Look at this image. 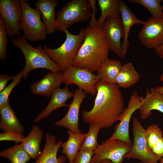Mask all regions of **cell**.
<instances>
[{
    "label": "cell",
    "instance_id": "obj_1",
    "mask_svg": "<svg viewBox=\"0 0 163 163\" xmlns=\"http://www.w3.org/2000/svg\"><path fill=\"white\" fill-rule=\"evenodd\" d=\"M96 88L93 107L90 110L82 111V119L90 125L97 124L101 128H109L118 120L124 110L123 96L116 84L100 80Z\"/></svg>",
    "mask_w": 163,
    "mask_h": 163
},
{
    "label": "cell",
    "instance_id": "obj_2",
    "mask_svg": "<svg viewBox=\"0 0 163 163\" xmlns=\"http://www.w3.org/2000/svg\"><path fill=\"white\" fill-rule=\"evenodd\" d=\"M109 51L101 28L88 26L84 40L74 58L72 66L91 72L97 71L101 63L108 57Z\"/></svg>",
    "mask_w": 163,
    "mask_h": 163
},
{
    "label": "cell",
    "instance_id": "obj_3",
    "mask_svg": "<svg viewBox=\"0 0 163 163\" xmlns=\"http://www.w3.org/2000/svg\"><path fill=\"white\" fill-rule=\"evenodd\" d=\"M13 46L19 48L22 52L25 59V63L21 71L22 77L26 79L31 70L38 68H43L55 72L61 71L56 64L49 57L42 48L41 44L36 48L30 45L27 40L22 36L11 40Z\"/></svg>",
    "mask_w": 163,
    "mask_h": 163
},
{
    "label": "cell",
    "instance_id": "obj_4",
    "mask_svg": "<svg viewBox=\"0 0 163 163\" xmlns=\"http://www.w3.org/2000/svg\"><path fill=\"white\" fill-rule=\"evenodd\" d=\"M64 32L66 38L60 46L56 49H51L46 46L43 47L46 53L62 72L72 66L74 59L84 40L85 29H82L77 35L71 34L68 30Z\"/></svg>",
    "mask_w": 163,
    "mask_h": 163
},
{
    "label": "cell",
    "instance_id": "obj_5",
    "mask_svg": "<svg viewBox=\"0 0 163 163\" xmlns=\"http://www.w3.org/2000/svg\"><path fill=\"white\" fill-rule=\"evenodd\" d=\"M92 8L89 0H72L57 14L55 30L64 31L74 24L91 18Z\"/></svg>",
    "mask_w": 163,
    "mask_h": 163
},
{
    "label": "cell",
    "instance_id": "obj_6",
    "mask_svg": "<svg viewBox=\"0 0 163 163\" xmlns=\"http://www.w3.org/2000/svg\"><path fill=\"white\" fill-rule=\"evenodd\" d=\"M20 2L22 11L20 27L23 36L31 41L45 40L46 32L40 11L36 7L31 8L27 1L20 0Z\"/></svg>",
    "mask_w": 163,
    "mask_h": 163
},
{
    "label": "cell",
    "instance_id": "obj_7",
    "mask_svg": "<svg viewBox=\"0 0 163 163\" xmlns=\"http://www.w3.org/2000/svg\"><path fill=\"white\" fill-rule=\"evenodd\" d=\"M133 143L131 150L124 156V159L135 158L143 163H157L161 158L148 147L145 139L146 129L136 117H133Z\"/></svg>",
    "mask_w": 163,
    "mask_h": 163
},
{
    "label": "cell",
    "instance_id": "obj_8",
    "mask_svg": "<svg viewBox=\"0 0 163 163\" xmlns=\"http://www.w3.org/2000/svg\"><path fill=\"white\" fill-rule=\"evenodd\" d=\"M132 143L119 139H107L98 145L94 151L90 163H101L105 159L112 163H122L124 156L131 149Z\"/></svg>",
    "mask_w": 163,
    "mask_h": 163
},
{
    "label": "cell",
    "instance_id": "obj_9",
    "mask_svg": "<svg viewBox=\"0 0 163 163\" xmlns=\"http://www.w3.org/2000/svg\"><path fill=\"white\" fill-rule=\"evenodd\" d=\"M145 97L139 95L137 92L134 91L131 95L127 107L124 110L118 120L120 122L115 127V130L112 136L108 139H119L129 143H132L129 136V126L130 120L134 112L139 110L144 103Z\"/></svg>",
    "mask_w": 163,
    "mask_h": 163
},
{
    "label": "cell",
    "instance_id": "obj_10",
    "mask_svg": "<svg viewBox=\"0 0 163 163\" xmlns=\"http://www.w3.org/2000/svg\"><path fill=\"white\" fill-rule=\"evenodd\" d=\"M63 72V82L66 85L74 84L86 94H97L96 84L100 80L97 75L87 70L73 66Z\"/></svg>",
    "mask_w": 163,
    "mask_h": 163
},
{
    "label": "cell",
    "instance_id": "obj_11",
    "mask_svg": "<svg viewBox=\"0 0 163 163\" xmlns=\"http://www.w3.org/2000/svg\"><path fill=\"white\" fill-rule=\"evenodd\" d=\"M22 9L19 0H0V15L7 36L14 38L20 34Z\"/></svg>",
    "mask_w": 163,
    "mask_h": 163
},
{
    "label": "cell",
    "instance_id": "obj_12",
    "mask_svg": "<svg viewBox=\"0 0 163 163\" xmlns=\"http://www.w3.org/2000/svg\"><path fill=\"white\" fill-rule=\"evenodd\" d=\"M139 40L149 49L163 45V18L151 17L143 24L139 33Z\"/></svg>",
    "mask_w": 163,
    "mask_h": 163
},
{
    "label": "cell",
    "instance_id": "obj_13",
    "mask_svg": "<svg viewBox=\"0 0 163 163\" xmlns=\"http://www.w3.org/2000/svg\"><path fill=\"white\" fill-rule=\"evenodd\" d=\"M108 44L109 50L119 57L124 58L121 44V39L124 38V32L121 19L107 18L101 28Z\"/></svg>",
    "mask_w": 163,
    "mask_h": 163
},
{
    "label": "cell",
    "instance_id": "obj_14",
    "mask_svg": "<svg viewBox=\"0 0 163 163\" xmlns=\"http://www.w3.org/2000/svg\"><path fill=\"white\" fill-rule=\"evenodd\" d=\"M86 93L80 88L75 92L72 101L69 105L68 110L61 119L56 121L54 125L65 127L73 132H81L78 126L79 112L82 103L86 97Z\"/></svg>",
    "mask_w": 163,
    "mask_h": 163
},
{
    "label": "cell",
    "instance_id": "obj_15",
    "mask_svg": "<svg viewBox=\"0 0 163 163\" xmlns=\"http://www.w3.org/2000/svg\"><path fill=\"white\" fill-rule=\"evenodd\" d=\"M62 82V72H50L39 81L32 84L30 86V90L33 94L49 97L56 89L59 87Z\"/></svg>",
    "mask_w": 163,
    "mask_h": 163
},
{
    "label": "cell",
    "instance_id": "obj_16",
    "mask_svg": "<svg viewBox=\"0 0 163 163\" xmlns=\"http://www.w3.org/2000/svg\"><path fill=\"white\" fill-rule=\"evenodd\" d=\"M46 142L42 152L34 163H64L66 160L65 156L57 157L58 151L62 142H57L56 136L46 133Z\"/></svg>",
    "mask_w": 163,
    "mask_h": 163
},
{
    "label": "cell",
    "instance_id": "obj_17",
    "mask_svg": "<svg viewBox=\"0 0 163 163\" xmlns=\"http://www.w3.org/2000/svg\"><path fill=\"white\" fill-rule=\"evenodd\" d=\"M74 93L70 91L66 85L64 88L59 87L53 93L50 101L45 109L34 120L37 122L47 118L54 110L62 107H69L66 104L67 101L74 97Z\"/></svg>",
    "mask_w": 163,
    "mask_h": 163
},
{
    "label": "cell",
    "instance_id": "obj_18",
    "mask_svg": "<svg viewBox=\"0 0 163 163\" xmlns=\"http://www.w3.org/2000/svg\"><path fill=\"white\" fill-rule=\"evenodd\" d=\"M119 2L121 17V19L124 32V37L122 45V48L123 54L125 56L129 45L128 38L131 28L136 24L143 25L145 21L138 19L123 1L119 0Z\"/></svg>",
    "mask_w": 163,
    "mask_h": 163
},
{
    "label": "cell",
    "instance_id": "obj_19",
    "mask_svg": "<svg viewBox=\"0 0 163 163\" xmlns=\"http://www.w3.org/2000/svg\"><path fill=\"white\" fill-rule=\"evenodd\" d=\"M59 1L57 0H38L35 3L42 14L46 34L53 33L55 30V8Z\"/></svg>",
    "mask_w": 163,
    "mask_h": 163
},
{
    "label": "cell",
    "instance_id": "obj_20",
    "mask_svg": "<svg viewBox=\"0 0 163 163\" xmlns=\"http://www.w3.org/2000/svg\"><path fill=\"white\" fill-rule=\"evenodd\" d=\"M43 134L38 126L33 125L28 135L22 140L20 145L31 158L37 159L41 153L40 146Z\"/></svg>",
    "mask_w": 163,
    "mask_h": 163
},
{
    "label": "cell",
    "instance_id": "obj_21",
    "mask_svg": "<svg viewBox=\"0 0 163 163\" xmlns=\"http://www.w3.org/2000/svg\"><path fill=\"white\" fill-rule=\"evenodd\" d=\"M145 98L144 103L139 109L141 119H148L153 110L163 113V94L156 91L155 88L147 89Z\"/></svg>",
    "mask_w": 163,
    "mask_h": 163
},
{
    "label": "cell",
    "instance_id": "obj_22",
    "mask_svg": "<svg viewBox=\"0 0 163 163\" xmlns=\"http://www.w3.org/2000/svg\"><path fill=\"white\" fill-rule=\"evenodd\" d=\"M0 128L4 132L12 131L23 133L24 129L9 103L0 108Z\"/></svg>",
    "mask_w": 163,
    "mask_h": 163
},
{
    "label": "cell",
    "instance_id": "obj_23",
    "mask_svg": "<svg viewBox=\"0 0 163 163\" xmlns=\"http://www.w3.org/2000/svg\"><path fill=\"white\" fill-rule=\"evenodd\" d=\"M121 62L108 57L100 64L97 70V75L100 80L106 82L115 84L116 79L122 66Z\"/></svg>",
    "mask_w": 163,
    "mask_h": 163
},
{
    "label": "cell",
    "instance_id": "obj_24",
    "mask_svg": "<svg viewBox=\"0 0 163 163\" xmlns=\"http://www.w3.org/2000/svg\"><path fill=\"white\" fill-rule=\"evenodd\" d=\"M67 133L68 138L61 145L62 153L66 155L69 160L68 163H74L85 133L74 132L69 129Z\"/></svg>",
    "mask_w": 163,
    "mask_h": 163
},
{
    "label": "cell",
    "instance_id": "obj_25",
    "mask_svg": "<svg viewBox=\"0 0 163 163\" xmlns=\"http://www.w3.org/2000/svg\"><path fill=\"white\" fill-rule=\"evenodd\" d=\"M140 78V75L136 70L132 63L128 62L122 66L116 79L115 84L120 88H126L137 83Z\"/></svg>",
    "mask_w": 163,
    "mask_h": 163
},
{
    "label": "cell",
    "instance_id": "obj_26",
    "mask_svg": "<svg viewBox=\"0 0 163 163\" xmlns=\"http://www.w3.org/2000/svg\"><path fill=\"white\" fill-rule=\"evenodd\" d=\"M97 5L101 12L97 21V26L101 28L108 18H117L120 15V5L118 0H98Z\"/></svg>",
    "mask_w": 163,
    "mask_h": 163
},
{
    "label": "cell",
    "instance_id": "obj_27",
    "mask_svg": "<svg viewBox=\"0 0 163 163\" xmlns=\"http://www.w3.org/2000/svg\"><path fill=\"white\" fill-rule=\"evenodd\" d=\"M0 156L8 159L11 163H27L31 159L20 145L17 144L0 152Z\"/></svg>",
    "mask_w": 163,
    "mask_h": 163
},
{
    "label": "cell",
    "instance_id": "obj_28",
    "mask_svg": "<svg viewBox=\"0 0 163 163\" xmlns=\"http://www.w3.org/2000/svg\"><path fill=\"white\" fill-rule=\"evenodd\" d=\"M101 129V127L97 124H90L88 132L85 133L79 150L94 152L99 145L97 137Z\"/></svg>",
    "mask_w": 163,
    "mask_h": 163
},
{
    "label": "cell",
    "instance_id": "obj_29",
    "mask_svg": "<svg viewBox=\"0 0 163 163\" xmlns=\"http://www.w3.org/2000/svg\"><path fill=\"white\" fill-rule=\"evenodd\" d=\"M131 3L139 4L149 11L152 17L158 18H163V11L160 3L162 0H128Z\"/></svg>",
    "mask_w": 163,
    "mask_h": 163
},
{
    "label": "cell",
    "instance_id": "obj_30",
    "mask_svg": "<svg viewBox=\"0 0 163 163\" xmlns=\"http://www.w3.org/2000/svg\"><path fill=\"white\" fill-rule=\"evenodd\" d=\"M163 134L162 129L156 124H151L147 127L145 131V139L147 147L149 149L151 150L160 139L163 137Z\"/></svg>",
    "mask_w": 163,
    "mask_h": 163
},
{
    "label": "cell",
    "instance_id": "obj_31",
    "mask_svg": "<svg viewBox=\"0 0 163 163\" xmlns=\"http://www.w3.org/2000/svg\"><path fill=\"white\" fill-rule=\"evenodd\" d=\"M22 77L21 72H18L14 76L12 82L0 92V108L4 106L9 102V97L14 88L21 81Z\"/></svg>",
    "mask_w": 163,
    "mask_h": 163
},
{
    "label": "cell",
    "instance_id": "obj_32",
    "mask_svg": "<svg viewBox=\"0 0 163 163\" xmlns=\"http://www.w3.org/2000/svg\"><path fill=\"white\" fill-rule=\"evenodd\" d=\"M5 23L0 18V59H6L7 44L8 40Z\"/></svg>",
    "mask_w": 163,
    "mask_h": 163
},
{
    "label": "cell",
    "instance_id": "obj_33",
    "mask_svg": "<svg viewBox=\"0 0 163 163\" xmlns=\"http://www.w3.org/2000/svg\"><path fill=\"white\" fill-rule=\"evenodd\" d=\"M24 137L22 133L12 131H6L0 133V140L14 141L16 144L21 142Z\"/></svg>",
    "mask_w": 163,
    "mask_h": 163
},
{
    "label": "cell",
    "instance_id": "obj_34",
    "mask_svg": "<svg viewBox=\"0 0 163 163\" xmlns=\"http://www.w3.org/2000/svg\"><path fill=\"white\" fill-rule=\"evenodd\" d=\"M94 154L92 151L79 150L74 163H90Z\"/></svg>",
    "mask_w": 163,
    "mask_h": 163
},
{
    "label": "cell",
    "instance_id": "obj_35",
    "mask_svg": "<svg viewBox=\"0 0 163 163\" xmlns=\"http://www.w3.org/2000/svg\"><path fill=\"white\" fill-rule=\"evenodd\" d=\"M151 150L154 154L161 158L163 157V137L160 139Z\"/></svg>",
    "mask_w": 163,
    "mask_h": 163
},
{
    "label": "cell",
    "instance_id": "obj_36",
    "mask_svg": "<svg viewBox=\"0 0 163 163\" xmlns=\"http://www.w3.org/2000/svg\"><path fill=\"white\" fill-rule=\"evenodd\" d=\"M92 8V14L88 26H97V21L95 18V13L97 11L96 6V1L94 0H89Z\"/></svg>",
    "mask_w": 163,
    "mask_h": 163
},
{
    "label": "cell",
    "instance_id": "obj_37",
    "mask_svg": "<svg viewBox=\"0 0 163 163\" xmlns=\"http://www.w3.org/2000/svg\"><path fill=\"white\" fill-rule=\"evenodd\" d=\"M14 76H10L7 74H1L0 75V92L6 87L8 82L10 80H12Z\"/></svg>",
    "mask_w": 163,
    "mask_h": 163
},
{
    "label": "cell",
    "instance_id": "obj_38",
    "mask_svg": "<svg viewBox=\"0 0 163 163\" xmlns=\"http://www.w3.org/2000/svg\"><path fill=\"white\" fill-rule=\"evenodd\" d=\"M156 54L161 59H163V45L154 50Z\"/></svg>",
    "mask_w": 163,
    "mask_h": 163
},
{
    "label": "cell",
    "instance_id": "obj_39",
    "mask_svg": "<svg viewBox=\"0 0 163 163\" xmlns=\"http://www.w3.org/2000/svg\"><path fill=\"white\" fill-rule=\"evenodd\" d=\"M156 91L159 92L163 94V86H159L155 88Z\"/></svg>",
    "mask_w": 163,
    "mask_h": 163
},
{
    "label": "cell",
    "instance_id": "obj_40",
    "mask_svg": "<svg viewBox=\"0 0 163 163\" xmlns=\"http://www.w3.org/2000/svg\"><path fill=\"white\" fill-rule=\"evenodd\" d=\"M101 163H112L111 161L109 159H105L102 161ZM139 163H143L141 162Z\"/></svg>",
    "mask_w": 163,
    "mask_h": 163
},
{
    "label": "cell",
    "instance_id": "obj_41",
    "mask_svg": "<svg viewBox=\"0 0 163 163\" xmlns=\"http://www.w3.org/2000/svg\"><path fill=\"white\" fill-rule=\"evenodd\" d=\"M159 80L161 82L163 81V73L160 76Z\"/></svg>",
    "mask_w": 163,
    "mask_h": 163
},
{
    "label": "cell",
    "instance_id": "obj_42",
    "mask_svg": "<svg viewBox=\"0 0 163 163\" xmlns=\"http://www.w3.org/2000/svg\"><path fill=\"white\" fill-rule=\"evenodd\" d=\"M160 161V163H163V157L161 158Z\"/></svg>",
    "mask_w": 163,
    "mask_h": 163
},
{
    "label": "cell",
    "instance_id": "obj_43",
    "mask_svg": "<svg viewBox=\"0 0 163 163\" xmlns=\"http://www.w3.org/2000/svg\"><path fill=\"white\" fill-rule=\"evenodd\" d=\"M161 9H162V11H163V6H161Z\"/></svg>",
    "mask_w": 163,
    "mask_h": 163
}]
</instances>
